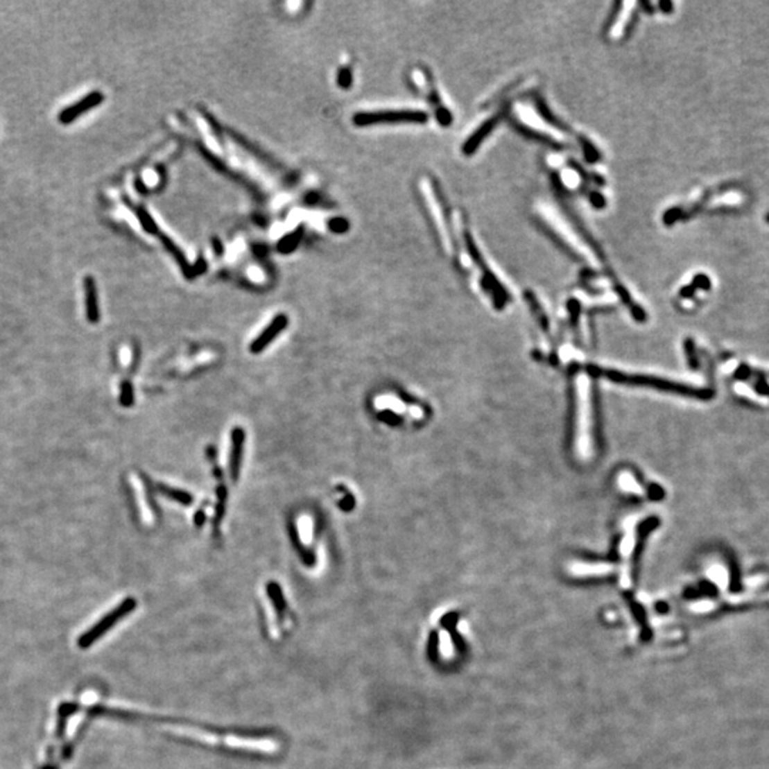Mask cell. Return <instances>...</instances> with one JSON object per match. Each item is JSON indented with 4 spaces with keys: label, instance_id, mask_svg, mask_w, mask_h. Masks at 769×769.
<instances>
[{
    "label": "cell",
    "instance_id": "10",
    "mask_svg": "<svg viewBox=\"0 0 769 769\" xmlns=\"http://www.w3.org/2000/svg\"><path fill=\"white\" fill-rule=\"evenodd\" d=\"M158 490H160L164 496H167V497L173 499L174 501L180 503V505H182V506H190L193 503V496L187 492H184V490L170 487V486H166V485H158Z\"/></svg>",
    "mask_w": 769,
    "mask_h": 769
},
{
    "label": "cell",
    "instance_id": "3",
    "mask_svg": "<svg viewBox=\"0 0 769 769\" xmlns=\"http://www.w3.org/2000/svg\"><path fill=\"white\" fill-rule=\"evenodd\" d=\"M412 77H413V82L417 85L419 90H422L423 93H425V96H426V98L429 100V103H431L432 105H435L438 120H439L443 126H449L450 123H452V114H450V112L442 104V100H440V97H439V94H438V90L435 89V86H433V83H432V80H431L429 74H428L425 70H419V69H416V70L412 71Z\"/></svg>",
    "mask_w": 769,
    "mask_h": 769
},
{
    "label": "cell",
    "instance_id": "1",
    "mask_svg": "<svg viewBox=\"0 0 769 769\" xmlns=\"http://www.w3.org/2000/svg\"><path fill=\"white\" fill-rule=\"evenodd\" d=\"M589 379L586 375H580L577 381V453L581 459H587L591 455V402Z\"/></svg>",
    "mask_w": 769,
    "mask_h": 769
},
{
    "label": "cell",
    "instance_id": "6",
    "mask_svg": "<svg viewBox=\"0 0 769 769\" xmlns=\"http://www.w3.org/2000/svg\"><path fill=\"white\" fill-rule=\"evenodd\" d=\"M231 443L232 444H231V455H230V473H231V479L236 482L241 470L243 452H244V443H245V432L243 428L232 429Z\"/></svg>",
    "mask_w": 769,
    "mask_h": 769
},
{
    "label": "cell",
    "instance_id": "5",
    "mask_svg": "<svg viewBox=\"0 0 769 769\" xmlns=\"http://www.w3.org/2000/svg\"><path fill=\"white\" fill-rule=\"evenodd\" d=\"M286 327H288V316L285 313L277 315L271 321V324L252 340V343L250 345V351L252 354L262 352Z\"/></svg>",
    "mask_w": 769,
    "mask_h": 769
},
{
    "label": "cell",
    "instance_id": "2",
    "mask_svg": "<svg viewBox=\"0 0 769 769\" xmlns=\"http://www.w3.org/2000/svg\"><path fill=\"white\" fill-rule=\"evenodd\" d=\"M428 114L419 110H383V112H362L356 113L352 121L358 127L372 126L379 123H425Z\"/></svg>",
    "mask_w": 769,
    "mask_h": 769
},
{
    "label": "cell",
    "instance_id": "16",
    "mask_svg": "<svg viewBox=\"0 0 769 769\" xmlns=\"http://www.w3.org/2000/svg\"><path fill=\"white\" fill-rule=\"evenodd\" d=\"M297 244H298V235L293 234V235L286 236V240L284 238V245H281L279 248L282 250V252H289Z\"/></svg>",
    "mask_w": 769,
    "mask_h": 769
},
{
    "label": "cell",
    "instance_id": "12",
    "mask_svg": "<svg viewBox=\"0 0 769 769\" xmlns=\"http://www.w3.org/2000/svg\"><path fill=\"white\" fill-rule=\"evenodd\" d=\"M267 590H268V596L273 600V603L275 604V607L278 610H285V600H284L282 591H281V589H279V586L277 585V582H270Z\"/></svg>",
    "mask_w": 769,
    "mask_h": 769
},
{
    "label": "cell",
    "instance_id": "20",
    "mask_svg": "<svg viewBox=\"0 0 769 769\" xmlns=\"http://www.w3.org/2000/svg\"><path fill=\"white\" fill-rule=\"evenodd\" d=\"M765 220H766V223H768V224H769V213H768V214H766V217H765Z\"/></svg>",
    "mask_w": 769,
    "mask_h": 769
},
{
    "label": "cell",
    "instance_id": "18",
    "mask_svg": "<svg viewBox=\"0 0 769 769\" xmlns=\"http://www.w3.org/2000/svg\"><path fill=\"white\" fill-rule=\"evenodd\" d=\"M379 417H381L385 423H389V425H397V423H399V420H401V417H397L395 413H392V412H389V411H383V412L379 415Z\"/></svg>",
    "mask_w": 769,
    "mask_h": 769
},
{
    "label": "cell",
    "instance_id": "11",
    "mask_svg": "<svg viewBox=\"0 0 769 769\" xmlns=\"http://www.w3.org/2000/svg\"><path fill=\"white\" fill-rule=\"evenodd\" d=\"M135 404V389L130 382H123L120 389V405L124 408H130Z\"/></svg>",
    "mask_w": 769,
    "mask_h": 769
},
{
    "label": "cell",
    "instance_id": "8",
    "mask_svg": "<svg viewBox=\"0 0 769 769\" xmlns=\"http://www.w3.org/2000/svg\"><path fill=\"white\" fill-rule=\"evenodd\" d=\"M85 294H86V315L90 324H97L100 320V311L97 302V288L92 277L85 279Z\"/></svg>",
    "mask_w": 769,
    "mask_h": 769
},
{
    "label": "cell",
    "instance_id": "14",
    "mask_svg": "<svg viewBox=\"0 0 769 769\" xmlns=\"http://www.w3.org/2000/svg\"><path fill=\"white\" fill-rule=\"evenodd\" d=\"M754 390L762 396H769V383L765 381V378L762 375L757 377V381L752 385Z\"/></svg>",
    "mask_w": 769,
    "mask_h": 769
},
{
    "label": "cell",
    "instance_id": "9",
    "mask_svg": "<svg viewBox=\"0 0 769 769\" xmlns=\"http://www.w3.org/2000/svg\"><path fill=\"white\" fill-rule=\"evenodd\" d=\"M612 571V566L608 564H585V563H578V564H573L571 566V573L576 576H598V574H607Z\"/></svg>",
    "mask_w": 769,
    "mask_h": 769
},
{
    "label": "cell",
    "instance_id": "13",
    "mask_svg": "<svg viewBox=\"0 0 769 769\" xmlns=\"http://www.w3.org/2000/svg\"><path fill=\"white\" fill-rule=\"evenodd\" d=\"M352 83V73L348 67H342L339 69L338 73V85L340 87H349Z\"/></svg>",
    "mask_w": 769,
    "mask_h": 769
},
{
    "label": "cell",
    "instance_id": "4",
    "mask_svg": "<svg viewBox=\"0 0 769 769\" xmlns=\"http://www.w3.org/2000/svg\"><path fill=\"white\" fill-rule=\"evenodd\" d=\"M135 608H136V600H132V598L124 600V601L114 610V612H112L107 617H104L100 623H97V624L94 625L93 630H90L89 632H86V634L83 635V637H82L80 640H78V646H82V647H85V648L89 647L92 643H94V641L100 637V635H101L103 632L107 631L113 624H116L120 619H123L126 614H128L130 612H132V610H135Z\"/></svg>",
    "mask_w": 769,
    "mask_h": 769
},
{
    "label": "cell",
    "instance_id": "7",
    "mask_svg": "<svg viewBox=\"0 0 769 769\" xmlns=\"http://www.w3.org/2000/svg\"><path fill=\"white\" fill-rule=\"evenodd\" d=\"M104 96L100 92H93L90 94H87L85 98H82L80 101H77L76 104L70 105V107L64 109L60 116L59 120L63 124H69L73 120H76L78 116H82L83 113H86L90 109H94L96 105H98L103 101Z\"/></svg>",
    "mask_w": 769,
    "mask_h": 769
},
{
    "label": "cell",
    "instance_id": "19",
    "mask_svg": "<svg viewBox=\"0 0 769 769\" xmlns=\"http://www.w3.org/2000/svg\"><path fill=\"white\" fill-rule=\"evenodd\" d=\"M204 521H205V513L202 510H198L194 516V523H196L197 527H201L204 524Z\"/></svg>",
    "mask_w": 769,
    "mask_h": 769
},
{
    "label": "cell",
    "instance_id": "15",
    "mask_svg": "<svg viewBox=\"0 0 769 769\" xmlns=\"http://www.w3.org/2000/svg\"><path fill=\"white\" fill-rule=\"evenodd\" d=\"M139 216H140V220H141L144 228H146L148 232H155V231H157V227H155L153 218L150 217V214L146 213L144 209H139Z\"/></svg>",
    "mask_w": 769,
    "mask_h": 769
},
{
    "label": "cell",
    "instance_id": "17",
    "mask_svg": "<svg viewBox=\"0 0 769 769\" xmlns=\"http://www.w3.org/2000/svg\"><path fill=\"white\" fill-rule=\"evenodd\" d=\"M339 508H340L343 512H351V510L355 508V497H354L352 494H347V496H345V497L340 500Z\"/></svg>",
    "mask_w": 769,
    "mask_h": 769
}]
</instances>
